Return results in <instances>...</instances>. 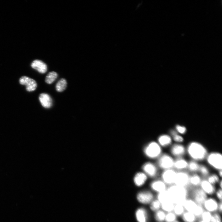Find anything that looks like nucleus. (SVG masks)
<instances>
[{"label":"nucleus","mask_w":222,"mask_h":222,"mask_svg":"<svg viewBox=\"0 0 222 222\" xmlns=\"http://www.w3.org/2000/svg\"><path fill=\"white\" fill-rule=\"evenodd\" d=\"M186 153L192 160L198 162L206 159L209 153L207 148L202 144L197 141H192L188 145Z\"/></svg>","instance_id":"1"},{"label":"nucleus","mask_w":222,"mask_h":222,"mask_svg":"<svg viewBox=\"0 0 222 222\" xmlns=\"http://www.w3.org/2000/svg\"><path fill=\"white\" fill-rule=\"evenodd\" d=\"M170 200L174 204L183 205L188 199V191L186 187L173 184L167 188Z\"/></svg>","instance_id":"2"},{"label":"nucleus","mask_w":222,"mask_h":222,"mask_svg":"<svg viewBox=\"0 0 222 222\" xmlns=\"http://www.w3.org/2000/svg\"><path fill=\"white\" fill-rule=\"evenodd\" d=\"M211 167L219 171L222 169V155L220 153L213 152L209 153L206 159Z\"/></svg>","instance_id":"3"},{"label":"nucleus","mask_w":222,"mask_h":222,"mask_svg":"<svg viewBox=\"0 0 222 222\" xmlns=\"http://www.w3.org/2000/svg\"><path fill=\"white\" fill-rule=\"evenodd\" d=\"M174 160L171 155L167 153L162 154L159 157L158 165L163 171L174 169Z\"/></svg>","instance_id":"4"},{"label":"nucleus","mask_w":222,"mask_h":222,"mask_svg":"<svg viewBox=\"0 0 222 222\" xmlns=\"http://www.w3.org/2000/svg\"><path fill=\"white\" fill-rule=\"evenodd\" d=\"M146 155L149 157L155 159L159 157L162 154V149L158 143L155 142L150 143L145 150Z\"/></svg>","instance_id":"5"},{"label":"nucleus","mask_w":222,"mask_h":222,"mask_svg":"<svg viewBox=\"0 0 222 222\" xmlns=\"http://www.w3.org/2000/svg\"><path fill=\"white\" fill-rule=\"evenodd\" d=\"M190 175L185 171H177L174 184L186 187L189 185Z\"/></svg>","instance_id":"6"},{"label":"nucleus","mask_w":222,"mask_h":222,"mask_svg":"<svg viewBox=\"0 0 222 222\" xmlns=\"http://www.w3.org/2000/svg\"><path fill=\"white\" fill-rule=\"evenodd\" d=\"M177 172L174 169L163 170L161 174L162 180L167 185L174 184Z\"/></svg>","instance_id":"7"},{"label":"nucleus","mask_w":222,"mask_h":222,"mask_svg":"<svg viewBox=\"0 0 222 222\" xmlns=\"http://www.w3.org/2000/svg\"><path fill=\"white\" fill-rule=\"evenodd\" d=\"M171 155L176 158L183 157L186 153V148L182 144L175 143L171 146Z\"/></svg>","instance_id":"8"},{"label":"nucleus","mask_w":222,"mask_h":222,"mask_svg":"<svg viewBox=\"0 0 222 222\" xmlns=\"http://www.w3.org/2000/svg\"><path fill=\"white\" fill-rule=\"evenodd\" d=\"M193 199L198 205L202 206L208 198L207 194L200 188H197L193 191L192 193Z\"/></svg>","instance_id":"9"},{"label":"nucleus","mask_w":222,"mask_h":222,"mask_svg":"<svg viewBox=\"0 0 222 222\" xmlns=\"http://www.w3.org/2000/svg\"><path fill=\"white\" fill-rule=\"evenodd\" d=\"M20 83L21 85L26 86L27 91L29 92L34 91L37 87V84L34 79L27 76H23L20 79Z\"/></svg>","instance_id":"10"},{"label":"nucleus","mask_w":222,"mask_h":222,"mask_svg":"<svg viewBox=\"0 0 222 222\" xmlns=\"http://www.w3.org/2000/svg\"><path fill=\"white\" fill-rule=\"evenodd\" d=\"M203 205L206 210L211 213L216 212L218 209L219 203L213 198H207Z\"/></svg>","instance_id":"11"},{"label":"nucleus","mask_w":222,"mask_h":222,"mask_svg":"<svg viewBox=\"0 0 222 222\" xmlns=\"http://www.w3.org/2000/svg\"><path fill=\"white\" fill-rule=\"evenodd\" d=\"M153 194L150 192L146 191L138 193L137 199L139 202L144 204H148L152 202L153 200Z\"/></svg>","instance_id":"12"},{"label":"nucleus","mask_w":222,"mask_h":222,"mask_svg":"<svg viewBox=\"0 0 222 222\" xmlns=\"http://www.w3.org/2000/svg\"><path fill=\"white\" fill-rule=\"evenodd\" d=\"M173 140L172 137L169 134H163L158 137V144L162 147L167 148L172 145Z\"/></svg>","instance_id":"13"},{"label":"nucleus","mask_w":222,"mask_h":222,"mask_svg":"<svg viewBox=\"0 0 222 222\" xmlns=\"http://www.w3.org/2000/svg\"><path fill=\"white\" fill-rule=\"evenodd\" d=\"M200 186L201 188L207 195H213L216 192L214 185L210 183L206 179L202 180Z\"/></svg>","instance_id":"14"},{"label":"nucleus","mask_w":222,"mask_h":222,"mask_svg":"<svg viewBox=\"0 0 222 222\" xmlns=\"http://www.w3.org/2000/svg\"><path fill=\"white\" fill-rule=\"evenodd\" d=\"M188 162L183 157L176 158L174 160V169L178 171H184L187 169Z\"/></svg>","instance_id":"15"},{"label":"nucleus","mask_w":222,"mask_h":222,"mask_svg":"<svg viewBox=\"0 0 222 222\" xmlns=\"http://www.w3.org/2000/svg\"><path fill=\"white\" fill-rule=\"evenodd\" d=\"M151 187L154 191L159 193L167 189V185L162 180H157L151 184Z\"/></svg>","instance_id":"16"},{"label":"nucleus","mask_w":222,"mask_h":222,"mask_svg":"<svg viewBox=\"0 0 222 222\" xmlns=\"http://www.w3.org/2000/svg\"><path fill=\"white\" fill-rule=\"evenodd\" d=\"M33 69L41 73H45L47 70L46 64L41 61L36 60L34 61L31 65Z\"/></svg>","instance_id":"17"},{"label":"nucleus","mask_w":222,"mask_h":222,"mask_svg":"<svg viewBox=\"0 0 222 222\" xmlns=\"http://www.w3.org/2000/svg\"><path fill=\"white\" fill-rule=\"evenodd\" d=\"M40 102L43 107L46 108H49L52 106V101L50 96L48 94L42 93L39 97Z\"/></svg>","instance_id":"18"},{"label":"nucleus","mask_w":222,"mask_h":222,"mask_svg":"<svg viewBox=\"0 0 222 222\" xmlns=\"http://www.w3.org/2000/svg\"><path fill=\"white\" fill-rule=\"evenodd\" d=\"M143 169L145 172L151 177H154L157 173V169L153 164L148 163L145 164L143 167Z\"/></svg>","instance_id":"19"},{"label":"nucleus","mask_w":222,"mask_h":222,"mask_svg":"<svg viewBox=\"0 0 222 222\" xmlns=\"http://www.w3.org/2000/svg\"><path fill=\"white\" fill-rule=\"evenodd\" d=\"M183 205L186 211L193 213L198 204L192 199H188L185 201Z\"/></svg>","instance_id":"20"},{"label":"nucleus","mask_w":222,"mask_h":222,"mask_svg":"<svg viewBox=\"0 0 222 222\" xmlns=\"http://www.w3.org/2000/svg\"><path fill=\"white\" fill-rule=\"evenodd\" d=\"M136 219L138 222H147V214L146 210L143 208L138 209L136 212Z\"/></svg>","instance_id":"21"},{"label":"nucleus","mask_w":222,"mask_h":222,"mask_svg":"<svg viewBox=\"0 0 222 222\" xmlns=\"http://www.w3.org/2000/svg\"><path fill=\"white\" fill-rule=\"evenodd\" d=\"M202 180L200 175L197 173L193 174L190 176L189 185L193 186L198 187L200 185Z\"/></svg>","instance_id":"22"},{"label":"nucleus","mask_w":222,"mask_h":222,"mask_svg":"<svg viewBox=\"0 0 222 222\" xmlns=\"http://www.w3.org/2000/svg\"><path fill=\"white\" fill-rule=\"evenodd\" d=\"M147 179L146 176L143 173H138L136 174L134 179V181L135 184L140 186L143 185Z\"/></svg>","instance_id":"23"},{"label":"nucleus","mask_w":222,"mask_h":222,"mask_svg":"<svg viewBox=\"0 0 222 222\" xmlns=\"http://www.w3.org/2000/svg\"><path fill=\"white\" fill-rule=\"evenodd\" d=\"M200 167L198 162L192 160L188 162L187 169L190 172L195 174L199 172Z\"/></svg>","instance_id":"24"},{"label":"nucleus","mask_w":222,"mask_h":222,"mask_svg":"<svg viewBox=\"0 0 222 222\" xmlns=\"http://www.w3.org/2000/svg\"><path fill=\"white\" fill-rule=\"evenodd\" d=\"M170 133V135L172 137L173 141L176 143L182 144L184 142V137L181 135L178 134L176 131L171 130Z\"/></svg>","instance_id":"25"},{"label":"nucleus","mask_w":222,"mask_h":222,"mask_svg":"<svg viewBox=\"0 0 222 222\" xmlns=\"http://www.w3.org/2000/svg\"><path fill=\"white\" fill-rule=\"evenodd\" d=\"M182 218L185 222H195L197 217L192 213L185 211L182 215Z\"/></svg>","instance_id":"26"},{"label":"nucleus","mask_w":222,"mask_h":222,"mask_svg":"<svg viewBox=\"0 0 222 222\" xmlns=\"http://www.w3.org/2000/svg\"><path fill=\"white\" fill-rule=\"evenodd\" d=\"M175 205L171 201H169L161 204V208L165 213L172 212L173 211Z\"/></svg>","instance_id":"27"},{"label":"nucleus","mask_w":222,"mask_h":222,"mask_svg":"<svg viewBox=\"0 0 222 222\" xmlns=\"http://www.w3.org/2000/svg\"><path fill=\"white\" fill-rule=\"evenodd\" d=\"M157 198V200L161 204L170 201L167 190L158 193Z\"/></svg>","instance_id":"28"},{"label":"nucleus","mask_w":222,"mask_h":222,"mask_svg":"<svg viewBox=\"0 0 222 222\" xmlns=\"http://www.w3.org/2000/svg\"><path fill=\"white\" fill-rule=\"evenodd\" d=\"M67 82L66 80L64 78L61 79L57 83L56 86L57 91L59 92H62L66 88Z\"/></svg>","instance_id":"29"},{"label":"nucleus","mask_w":222,"mask_h":222,"mask_svg":"<svg viewBox=\"0 0 222 222\" xmlns=\"http://www.w3.org/2000/svg\"><path fill=\"white\" fill-rule=\"evenodd\" d=\"M58 77V74L56 72H51L46 76L45 81L47 84H51L57 79Z\"/></svg>","instance_id":"30"},{"label":"nucleus","mask_w":222,"mask_h":222,"mask_svg":"<svg viewBox=\"0 0 222 222\" xmlns=\"http://www.w3.org/2000/svg\"><path fill=\"white\" fill-rule=\"evenodd\" d=\"M185 210L183 205L176 204L175 205L173 212L177 216H182Z\"/></svg>","instance_id":"31"},{"label":"nucleus","mask_w":222,"mask_h":222,"mask_svg":"<svg viewBox=\"0 0 222 222\" xmlns=\"http://www.w3.org/2000/svg\"><path fill=\"white\" fill-rule=\"evenodd\" d=\"M207 181L213 185H215L218 183H219L220 180L218 175L216 174H210L206 179Z\"/></svg>","instance_id":"32"},{"label":"nucleus","mask_w":222,"mask_h":222,"mask_svg":"<svg viewBox=\"0 0 222 222\" xmlns=\"http://www.w3.org/2000/svg\"><path fill=\"white\" fill-rule=\"evenodd\" d=\"M201 175L204 177H207L210 174V171L207 167L205 165H200L199 170Z\"/></svg>","instance_id":"33"},{"label":"nucleus","mask_w":222,"mask_h":222,"mask_svg":"<svg viewBox=\"0 0 222 222\" xmlns=\"http://www.w3.org/2000/svg\"><path fill=\"white\" fill-rule=\"evenodd\" d=\"M166 213L163 210H159L156 212L155 214L156 220L159 222H162L165 220Z\"/></svg>","instance_id":"34"},{"label":"nucleus","mask_w":222,"mask_h":222,"mask_svg":"<svg viewBox=\"0 0 222 222\" xmlns=\"http://www.w3.org/2000/svg\"><path fill=\"white\" fill-rule=\"evenodd\" d=\"M177 219V216L172 212L166 214L164 221L165 222H174Z\"/></svg>","instance_id":"35"},{"label":"nucleus","mask_w":222,"mask_h":222,"mask_svg":"<svg viewBox=\"0 0 222 222\" xmlns=\"http://www.w3.org/2000/svg\"><path fill=\"white\" fill-rule=\"evenodd\" d=\"M161 204L158 200H156L152 201L150 205V209L153 211L156 212L161 208Z\"/></svg>","instance_id":"36"},{"label":"nucleus","mask_w":222,"mask_h":222,"mask_svg":"<svg viewBox=\"0 0 222 222\" xmlns=\"http://www.w3.org/2000/svg\"><path fill=\"white\" fill-rule=\"evenodd\" d=\"M204 211V209L202 206L198 205L193 213L197 217H201L202 214Z\"/></svg>","instance_id":"37"},{"label":"nucleus","mask_w":222,"mask_h":222,"mask_svg":"<svg viewBox=\"0 0 222 222\" xmlns=\"http://www.w3.org/2000/svg\"><path fill=\"white\" fill-rule=\"evenodd\" d=\"M212 216V213L206 210L203 212L201 217L202 220L210 222Z\"/></svg>","instance_id":"38"},{"label":"nucleus","mask_w":222,"mask_h":222,"mask_svg":"<svg viewBox=\"0 0 222 222\" xmlns=\"http://www.w3.org/2000/svg\"><path fill=\"white\" fill-rule=\"evenodd\" d=\"M176 129L177 132L181 135L185 134L187 131L186 128L185 127L179 125H177L176 126Z\"/></svg>","instance_id":"39"},{"label":"nucleus","mask_w":222,"mask_h":222,"mask_svg":"<svg viewBox=\"0 0 222 222\" xmlns=\"http://www.w3.org/2000/svg\"><path fill=\"white\" fill-rule=\"evenodd\" d=\"M210 222H221L220 216L218 213H214L212 215Z\"/></svg>","instance_id":"40"},{"label":"nucleus","mask_w":222,"mask_h":222,"mask_svg":"<svg viewBox=\"0 0 222 222\" xmlns=\"http://www.w3.org/2000/svg\"><path fill=\"white\" fill-rule=\"evenodd\" d=\"M222 191L221 188L219 189L216 192V195L217 199L221 202Z\"/></svg>","instance_id":"41"},{"label":"nucleus","mask_w":222,"mask_h":222,"mask_svg":"<svg viewBox=\"0 0 222 222\" xmlns=\"http://www.w3.org/2000/svg\"><path fill=\"white\" fill-rule=\"evenodd\" d=\"M218 210L220 213H221L222 210V204L221 202H220L219 203Z\"/></svg>","instance_id":"42"},{"label":"nucleus","mask_w":222,"mask_h":222,"mask_svg":"<svg viewBox=\"0 0 222 222\" xmlns=\"http://www.w3.org/2000/svg\"><path fill=\"white\" fill-rule=\"evenodd\" d=\"M219 177L220 178L222 177V170L218 171V175Z\"/></svg>","instance_id":"43"},{"label":"nucleus","mask_w":222,"mask_h":222,"mask_svg":"<svg viewBox=\"0 0 222 222\" xmlns=\"http://www.w3.org/2000/svg\"><path fill=\"white\" fill-rule=\"evenodd\" d=\"M219 184L220 187V188L221 189L222 187V181L221 180L219 182Z\"/></svg>","instance_id":"44"},{"label":"nucleus","mask_w":222,"mask_h":222,"mask_svg":"<svg viewBox=\"0 0 222 222\" xmlns=\"http://www.w3.org/2000/svg\"><path fill=\"white\" fill-rule=\"evenodd\" d=\"M199 222H208L206 221L202 220H200Z\"/></svg>","instance_id":"45"},{"label":"nucleus","mask_w":222,"mask_h":222,"mask_svg":"<svg viewBox=\"0 0 222 222\" xmlns=\"http://www.w3.org/2000/svg\"><path fill=\"white\" fill-rule=\"evenodd\" d=\"M180 222V221H178V220H176V221H175V222Z\"/></svg>","instance_id":"46"}]
</instances>
